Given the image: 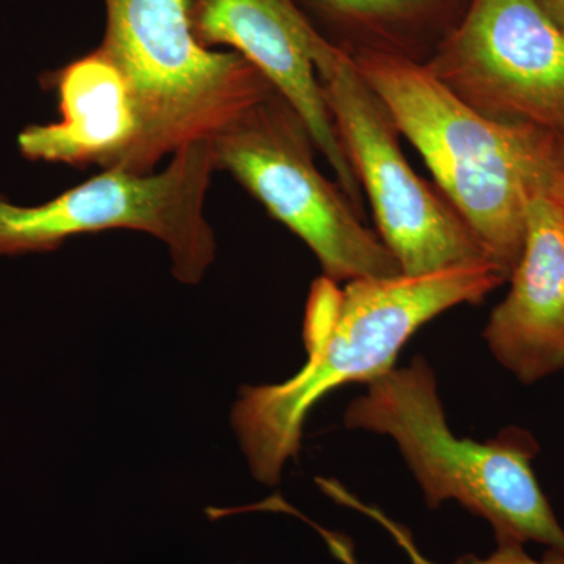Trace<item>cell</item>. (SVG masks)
Here are the masks:
<instances>
[{
    "label": "cell",
    "instance_id": "16",
    "mask_svg": "<svg viewBox=\"0 0 564 564\" xmlns=\"http://www.w3.org/2000/svg\"><path fill=\"white\" fill-rule=\"evenodd\" d=\"M562 199L564 203V137L562 139Z\"/></svg>",
    "mask_w": 564,
    "mask_h": 564
},
{
    "label": "cell",
    "instance_id": "12",
    "mask_svg": "<svg viewBox=\"0 0 564 564\" xmlns=\"http://www.w3.org/2000/svg\"><path fill=\"white\" fill-rule=\"evenodd\" d=\"M329 17L378 35L425 20L444 0H311Z\"/></svg>",
    "mask_w": 564,
    "mask_h": 564
},
{
    "label": "cell",
    "instance_id": "2",
    "mask_svg": "<svg viewBox=\"0 0 564 564\" xmlns=\"http://www.w3.org/2000/svg\"><path fill=\"white\" fill-rule=\"evenodd\" d=\"M351 57L444 198L510 281L524 250L530 202L538 193L562 196L563 137L488 120L408 55L362 47Z\"/></svg>",
    "mask_w": 564,
    "mask_h": 564
},
{
    "label": "cell",
    "instance_id": "10",
    "mask_svg": "<svg viewBox=\"0 0 564 564\" xmlns=\"http://www.w3.org/2000/svg\"><path fill=\"white\" fill-rule=\"evenodd\" d=\"M510 281L484 337L503 369L534 384L564 370V203L556 193L530 202L524 250Z\"/></svg>",
    "mask_w": 564,
    "mask_h": 564
},
{
    "label": "cell",
    "instance_id": "4",
    "mask_svg": "<svg viewBox=\"0 0 564 564\" xmlns=\"http://www.w3.org/2000/svg\"><path fill=\"white\" fill-rule=\"evenodd\" d=\"M104 6L99 47L128 82L139 118L126 172L154 173L163 159L210 140L278 91L242 55L204 46L193 28V0H104Z\"/></svg>",
    "mask_w": 564,
    "mask_h": 564
},
{
    "label": "cell",
    "instance_id": "9",
    "mask_svg": "<svg viewBox=\"0 0 564 564\" xmlns=\"http://www.w3.org/2000/svg\"><path fill=\"white\" fill-rule=\"evenodd\" d=\"M193 28L204 46L237 52L272 82L299 111L339 187L361 210V184L315 73L313 54L323 35L295 0H193Z\"/></svg>",
    "mask_w": 564,
    "mask_h": 564
},
{
    "label": "cell",
    "instance_id": "7",
    "mask_svg": "<svg viewBox=\"0 0 564 564\" xmlns=\"http://www.w3.org/2000/svg\"><path fill=\"white\" fill-rule=\"evenodd\" d=\"M313 62L337 133L372 206L378 236L402 274L422 276L491 262L443 193L411 169L395 122L350 52L323 39Z\"/></svg>",
    "mask_w": 564,
    "mask_h": 564
},
{
    "label": "cell",
    "instance_id": "8",
    "mask_svg": "<svg viewBox=\"0 0 564 564\" xmlns=\"http://www.w3.org/2000/svg\"><path fill=\"white\" fill-rule=\"evenodd\" d=\"M425 66L488 120L564 137V32L536 0H470Z\"/></svg>",
    "mask_w": 564,
    "mask_h": 564
},
{
    "label": "cell",
    "instance_id": "6",
    "mask_svg": "<svg viewBox=\"0 0 564 564\" xmlns=\"http://www.w3.org/2000/svg\"><path fill=\"white\" fill-rule=\"evenodd\" d=\"M214 172L210 141L203 140L176 152L162 172L104 170L36 206L0 193V259L54 251L80 234L129 229L165 243L174 278L196 284L217 251L204 212Z\"/></svg>",
    "mask_w": 564,
    "mask_h": 564
},
{
    "label": "cell",
    "instance_id": "14",
    "mask_svg": "<svg viewBox=\"0 0 564 564\" xmlns=\"http://www.w3.org/2000/svg\"><path fill=\"white\" fill-rule=\"evenodd\" d=\"M322 534L325 536L326 543H328L333 554L336 555L340 562L344 564H359L355 554H352L351 543L347 538L343 536V534L323 532V530Z\"/></svg>",
    "mask_w": 564,
    "mask_h": 564
},
{
    "label": "cell",
    "instance_id": "11",
    "mask_svg": "<svg viewBox=\"0 0 564 564\" xmlns=\"http://www.w3.org/2000/svg\"><path fill=\"white\" fill-rule=\"evenodd\" d=\"M46 84L57 91L62 118L22 129V158L76 169H124L139 140V118L128 82L109 55L96 47L47 74Z\"/></svg>",
    "mask_w": 564,
    "mask_h": 564
},
{
    "label": "cell",
    "instance_id": "5",
    "mask_svg": "<svg viewBox=\"0 0 564 564\" xmlns=\"http://www.w3.org/2000/svg\"><path fill=\"white\" fill-rule=\"evenodd\" d=\"M209 141L215 169L231 174L299 236L317 256L323 276L348 282L402 274L343 188L317 169L311 133L280 93L243 111Z\"/></svg>",
    "mask_w": 564,
    "mask_h": 564
},
{
    "label": "cell",
    "instance_id": "15",
    "mask_svg": "<svg viewBox=\"0 0 564 564\" xmlns=\"http://www.w3.org/2000/svg\"><path fill=\"white\" fill-rule=\"evenodd\" d=\"M541 9L554 20L555 24L564 32V0H536Z\"/></svg>",
    "mask_w": 564,
    "mask_h": 564
},
{
    "label": "cell",
    "instance_id": "3",
    "mask_svg": "<svg viewBox=\"0 0 564 564\" xmlns=\"http://www.w3.org/2000/svg\"><path fill=\"white\" fill-rule=\"evenodd\" d=\"M367 386L345 411V426L391 436L430 508L463 505L492 527L497 547L564 552L563 525L533 470L540 445L532 433L511 426L486 443L456 437L421 356Z\"/></svg>",
    "mask_w": 564,
    "mask_h": 564
},
{
    "label": "cell",
    "instance_id": "13",
    "mask_svg": "<svg viewBox=\"0 0 564 564\" xmlns=\"http://www.w3.org/2000/svg\"><path fill=\"white\" fill-rule=\"evenodd\" d=\"M419 564L434 563H429V560L423 558ZM454 564H564V552L547 549L543 560H534L525 554L524 547L514 545V547H497V551L488 558H463Z\"/></svg>",
    "mask_w": 564,
    "mask_h": 564
},
{
    "label": "cell",
    "instance_id": "1",
    "mask_svg": "<svg viewBox=\"0 0 564 564\" xmlns=\"http://www.w3.org/2000/svg\"><path fill=\"white\" fill-rule=\"evenodd\" d=\"M507 281L491 262L422 276L348 281L344 289L318 278L304 317L303 369L280 384L242 389L234 404V429L256 480L280 481L284 464L302 448L307 415L323 397L391 372L425 323L459 304L484 302Z\"/></svg>",
    "mask_w": 564,
    "mask_h": 564
}]
</instances>
